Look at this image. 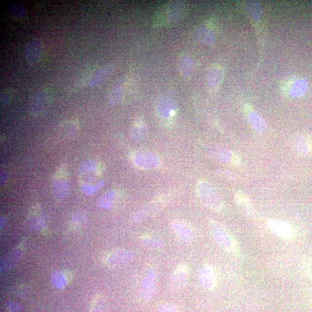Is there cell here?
<instances>
[{
	"label": "cell",
	"mask_w": 312,
	"mask_h": 312,
	"mask_svg": "<svg viewBox=\"0 0 312 312\" xmlns=\"http://www.w3.org/2000/svg\"><path fill=\"white\" fill-rule=\"evenodd\" d=\"M48 98V95L44 90L37 93L31 99L30 108L31 112L34 115L39 114L44 105Z\"/></svg>",
	"instance_id": "5bb4252c"
},
{
	"label": "cell",
	"mask_w": 312,
	"mask_h": 312,
	"mask_svg": "<svg viewBox=\"0 0 312 312\" xmlns=\"http://www.w3.org/2000/svg\"><path fill=\"white\" fill-rule=\"evenodd\" d=\"M235 204L246 216H254V210L252 204L251 199L245 193L239 191L236 193L235 195Z\"/></svg>",
	"instance_id": "30bf717a"
},
{
	"label": "cell",
	"mask_w": 312,
	"mask_h": 312,
	"mask_svg": "<svg viewBox=\"0 0 312 312\" xmlns=\"http://www.w3.org/2000/svg\"><path fill=\"white\" fill-rule=\"evenodd\" d=\"M171 227L175 234L181 241L185 243L192 241L194 235L191 229L186 224L180 221H174L172 223Z\"/></svg>",
	"instance_id": "8fae6325"
},
{
	"label": "cell",
	"mask_w": 312,
	"mask_h": 312,
	"mask_svg": "<svg viewBox=\"0 0 312 312\" xmlns=\"http://www.w3.org/2000/svg\"><path fill=\"white\" fill-rule=\"evenodd\" d=\"M91 312H106V307L104 302L99 301L94 305Z\"/></svg>",
	"instance_id": "7402d4cb"
},
{
	"label": "cell",
	"mask_w": 312,
	"mask_h": 312,
	"mask_svg": "<svg viewBox=\"0 0 312 312\" xmlns=\"http://www.w3.org/2000/svg\"><path fill=\"white\" fill-rule=\"evenodd\" d=\"M74 222L78 224H82L85 223L86 215L83 211L78 212L73 217Z\"/></svg>",
	"instance_id": "ffe728a7"
},
{
	"label": "cell",
	"mask_w": 312,
	"mask_h": 312,
	"mask_svg": "<svg viewBox=\"0 0 312 312\" xmlns=\"http://www.w3.org/2000/svg\"><path fill=\"white\" fill-rule=\"evenodd\" d=\"M51 282L53 286L58 289H62L67 285V280L64 274L60 271H54L52 273Z\"/></svg>",
	"instance_id": "2e32d148"
},
{
	"label": "cell",
	"mask_w": 312,
	"mask_h": 312,
	"mask_svg": "<svg viewBox=\"0 0 312 312\" xmlns=\"http://www.w3.org/2000/svg\"><path fill=\"white\" fill-rule=\"evenodd\" d=\"M21 256H22V252L19 249L12 250L3 255L0 262L1 272H4L9 268L15 266L20 261Z\"/></svg>",
	"instance_id": "9c48e42d"
},
{
	"label": "cell",
	"mask_w": 312,
	"mask_h": 312,
	"mask_svg": "<svg viewBox=\"0 0 312 312\" xmlns=\"http://www.w3.org/2000/svg\"><path fill=\"white\" fill-rule=\"evenodd\" d=\"M210 227L212 236L221 248L232 254H239L238 244L225 227L214 220L210 221Z\"/></svg>",
	"instance_id": "7a4b0ae2"
},
{
	"label": "cell",
	"mask_w": 312,
	"mask_h": 312,
	"mask_svg": "<svg viewBox=\"0 0 312 312\" xmlns=\"http://www.w3.org/2000/svg\"><path fill=\"white\" fill-rule=\"evenodd\" d=\"M133 258V254L126 249H118L109 254L105 263L109 267H118L129 263Z\"/></svg>",
	"instance_id": "277c9868"
},
{
	"label": "cell",
	"mask_w": 312,
	"mask_h": 312,
	"mask_svg": "<svg viewBox=\"0 0 312 312\" xmlns=\"http://www.w3.org/2000/svg\"><path fill=\"white\" fill-rule=\"evenodd\" d=\"M6 307L11 312H20L21 310L20 304L14 301H8L6 304Z\"/></svg>",
	"instance_id": "44dd1931"
},
{
	"label": "cell",
	"mask_w": 312,
	"mask_h": 312,
	"mask_svg": "<svg viewBox=\"0 0 312 312\" xmlns=\"http://www.w3.org/2000/svg\"><path fill=\"white\" fill-rule=\"evenodd\" d=\"M268 227L277 236L285 239H292L294 235V229L288 223L280 220H271L268 221Z\"/></svg>",
	"instance_id": "5b68a950"
},
{
	"label": "cell",
	"mask_w": 312,
	"mask_h": 312,
	"mask_svg": "<svg viewBox=\"0 0 312 312\" xmlns=\"http://www.w3.org/2000/svg\"><path fill=\"white\" fill-rule=\"evenodd\" d=\"M111 71V67H103L95 72L87 81V85L89 87L98 86L101 84Z\"/></svg>",
	"instance_id": "9a60e30c"
},
{
	"label": "cell",
	"mask_w": 312,
	"mask_h": 312,
	"mask_svg": "<svg viewBox=\"0 0 312 312\" xmlns=\"http://www.w3.org/2000/svg\"><path fill=\"white\" fill-rule=\"evenodd\" d=\"M189 279V268L186 264H180L172 273L170 279L171 288L178 291L185 288Z\"/></svg>",
	"instance_id": "3957f363"
},
{
	"label": "cell",
	"mask_w": 312,
	"mask_h": 312,
	"mask_svg": "<svg viewBox=\"0 0 312 312\" xmlns=\"http://www.w3.org/2000/svg\"><path fill=\"white\" fill-rule=\"evenodd\" d=\"M44 216L43 215L42 216L37 215V216H34L30 220V229L33 231L41 229L43 226L44 225Z\"/></svg>",
	"instance_id": "ac0fdd59"
},
{
	"label": "cell",
	"mask_w": 312,
	"mask_h": 312,
	"mask_svg": "<svg viewBox=\"0 0 312 312\" xmlns=\"http://www.w3.org/2000/svg\"><path fill=\"white\" fill-rule=\"evenodd\" d=\"M292 148L295 152L302 156L312 154V135L296 136L292 141Z\"/></svg>",
	"instance_id": "ba28073f"
},
{
	"label": "cell",
	"mask_w": 312,
	"mask_h": 312,
	"mask_svg": "<svg viewBox=\"0 0 312 312\" xmlns=\"http://www.w3.org/2000/svg\"><path fill=\"white\" fill-rule=\"evenodd\" d=\"M139 292L143 301H151L156 292V283L154 278L148 277L143 279L140 286Z\"/></svg>",
	"instance_id": "7c38bea8"
},
{
	"label": "cell",
	"mask_w": 312,
	"mask_h": 312,
	"mask_svg": "<svg viewBox=\"0 0 312 312\" xmlns=\"http://www.w3.org/2000/svg\"><path fill=\"white\" fill-rule=\"evenodd\" d=\"M140 241L146 247L153 250L161 249L165 245L164 239L154 234H146L141 235Z\"/></svg>",
	"instance_id": "4fadbf2b"
},
{
	"label": "cell",
	"mask_w": 312,
	"mask_h": 312,
	"mask_svg": "<svg viewBox=\"0 0 312 312\" xmlns=\"http://www.w3.org/2000/svg\"><path fill=\"white\" fill-rule=\"evenodd\" d=\"M198 278L202 286L208 291H213L216 288V278L213 268L210 265L203 266L198 272Z\"/></svg>",
	"instance_id": "52a82bcc"
},
{
	"label": "cell",
	"mask_w": 312,
	"mask_h": 312,
	"mask_svg": "<svg viewBox=\"0 0 312 312\" xmlns=\"http://www.w3.org/2000/svg\"><path fill=\"white\" fill-rule=\"evenodd\" d=\"M196 192L198 198L211 210L220 211L223 208V202L216 190L210 183L199 180L196 184Z\"/></svg>",
	"instance_id": "6da1fadb"
},
{
	"label": "cell",
	"mask_w": 312,
	"mask_h": 312,
	"mask_svg": "<svg viewBox=\"0 0 312 312\" xmlns=\"http://www.w3.org/2000/svg\"><path fill=\"white\" fill-rule=\"evenodd\" d=\"M42 52V45L39 39L29 40L24 47V57L30 64L36 63L39 60Z\"/></svg>",
	"instance_id": "8992f818"
},
{
	"label": "cell",
	"mask_w": 312,
	"mask_h": 312,
	"mask_svg": "<svg viewBox=\"0 0 312 312\" xmlns=\"http://www.w3.org/2000/svg\"><path fill=\"white\" fill-rule=\"evenodd\" d=\"M9 95L7 93L3 94L1 96V101H2L3 103H5L7 101Z\"/></svg>",
	"instance_id": "603a6c76"
},
{
	"label": "cell",
	"mask_w": 312,
	"mask_h": 312,
	"mask_svg": "<svg viewBox=\"0 0 312 312\" xmlns=\"http://www.w3.org/2000/svg\"><path fill=\"white\" fill-rule=\"evenodd\" d=\"M8 12L15 17L21 18L26 15L27 11L22 5L12 4L9 6Z\"/></svg>",
	"instance_id": "e0dca14e"
},
{
	"label": "cell",
	"mask_w": 312,
	"mask_h": 312,
	"mask_svg": "<svg viewBox=\"0 0 312 312\" xmlns=\"http://www.w3.org/2000/svg\"><path fill=\"white\" fill-rule=\"evenodd\" d=\"M158 312H179L176 305L164 303L159 305Z\"/></svg>",
	"instance_id": "d6986e66"
}]
</instances>
